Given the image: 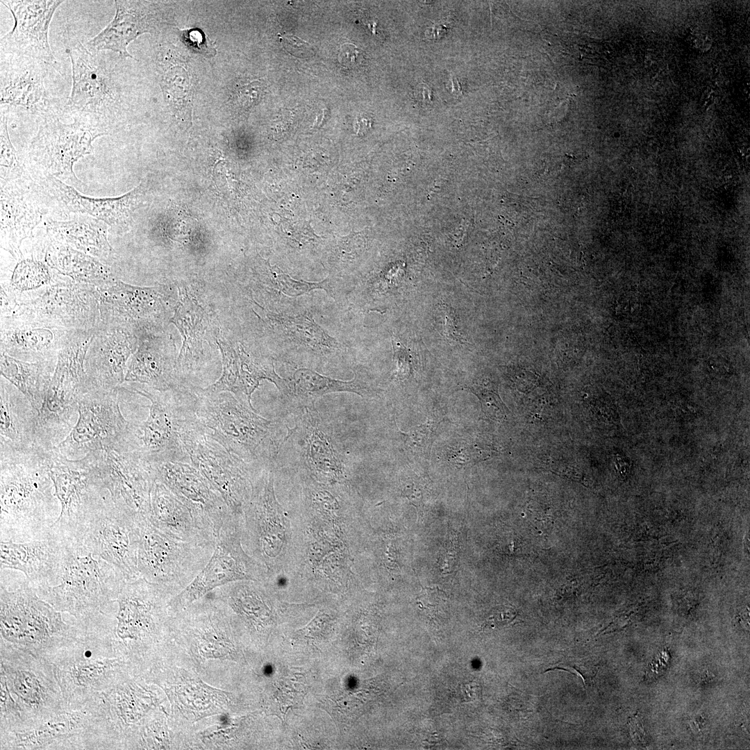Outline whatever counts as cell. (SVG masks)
<instances>
[{
  "instance_id": "6da1fadb",
  "label": "cell",
  "mask_w": 750,
  "mask_h": 750,
  "mask_svg": "<svg viewBox=\"0 0 750 750\" xmlns=\"http://www.w3.org/2000/svg\"><path fill=\"white\" fill-rule=\"evenodd\" d=\"M246 292L258 329L271 342L275 360L318 372L353 366L349 346L315 321L312 308L301 297H288L257 283Z\"/></svg>"
},
{
  "instance_id": "7a4b0ae2",
  "label": "cell",
  "mask_w": 750,
  "mask_h": 750,
  "mask_svg": "<svg viewBox=\"0 0 750 750\" xmlns=\"http://www.w3.org/2000/svg\"><path fill=\"white\" fill-rule=\"evenodd\" d=\"M72 635L45 660L65 707H81L127 678L128 664L112 637L108 612L75 619Z\"/></svg>"
},
{
  "instance_id": "3957f363",
  "label": "cell",
  "mask_w": 750,
  "mask_h": 750,
  "mask_svg": "<svg viewBox=\"0 0 750 750\" xmlns=\"http://www.w3.org/2000/svg\"><path fill=\"white\" fill-rule=\"evenodd\" d=\"M50 452L0 457V540L48 538L60 503L50 476Z\"/></svg>"
},
{
  "instance_id": "277c9868",
  "label": "cell",
  "mask_w": 750,
  "mask_h": 750,
  "mask_svg": "<svg viewBox=\"0 0 750 750\" xmlns=\"http://www.w3.org/2000/svg\"><path fill=\"white\" fill-rule=\"evenodd\" d=\"M198 423L231 453L259 469L276 468L284 435L281 425L259 415L247 399L194 387Z\"/></svg>"
},
{
  "instance_id": "5b68a950",
  "label": "cell",
  "mask_w": 750,
  "mask_h": 750,
  "mask_svg": "<svg viewBox=\"0 0 750 750\" xmlns=\"http://www.w3.org/2000/svg\"><path fill=\"white\" fill-rule=\"evenodd\" d=\"M63 557L59 583L33 588L60 612L75 619L104 611L115 601L127 582L123 574L78 540L62 541Z\"/></svg>"
},
{
  "instance_id": "8992f818",
  "label": "cell",
  "mask_w": 750,
  "mask_h": 750,
  "mask_svg": "<svg viewBox=\"0 0 750 750\" xmlns=\"http://www.w3.org/2000/svg\"><path fill=\"white\" fill-rule=\"evenodd\" d=\"M66 46L72 85L64 115L108 135L122 109L119 62L123 56L110 51L90 50L78 40H70Z\"/></svg>"
},
{
  "instance_id": "52a82bcc",
  "label": "cell",
  "mask_w": 750,
  "mask_h": 750,
  "mask_svg": "<svg viewBox=\"0 0 750 750\" xmlns=\"http://www.w3.org/2000/svg\"><path fill=\"white\" fill-rule=\"evenodd\" d=\"M69 95L57 65L1 53L0 114L42 121L64 115Z\"/></svg>"
},
{
  "instance_id": "ba28073f",
  "label": "cell",
  "mask_w": 750,
  "mask_h": 750,
  "mask_svg": "<svg viewBox=\"0 0 750 750\" xmlns=\"http://www.w3.org/2000/svg\"><path fill=\"white\" fill-rule=\"evenodd\" d=\"M40 598L25 580L0 588V641L46 659L75 631L74 621Z\"/></svg>"
},
{
  "instance_id": "9c48e42d",
  "label": "cell",
  "mask_w": 750,
  "mask_h": 750,
  "mask_svg": "<svg viewBox=\"0 0 750 750\" xmlns=\"http://www.w3.org/2000/svg\"><path fill=\"white\" fill-rule=\"evenodd\" d=\"M119 388L151 402L147 419L139 424H132L140 451L150 465L167 461L190 463L183 438L197 422L192 389L183 387L161 392L135 383Z\"/></svg>"
},
{
  "instance_id": "30bf717a",
  "label": "cell",
  "mask_w": 750,
  "mask_h": 750,
  "mask_svg": "<svg viewBox=\"0 0 750 750\" xmlns=\"http://www.w3.org/2000/svg\"><path fill=\"white\" fill-rule=\"evenodd\" d=\"M49 472L60 506L49 537L78 540L89 522L110 498L99 474L97 452L70 459L54 448L50 452Z\"/></svg>"
},
{
  "instance_id": "8fae6325",
  "label": "cell",
  "mask_w": 750,
  "mask_h": 750,
  "mask_svg": "<svg viewBox=\"0 0 750 750\" xmlns=\"http://www.w3.org/2000/svg\"><path fill=\"white\" fill-rule=\"evenodd\" d=\"M7 316L72 331H95L100 324L99 294L94 285L58 273L39 289L16 296Z\"/></svg>"
},
{
  "instance_id": "7c38bea8",
  "label": "cell",
  "mask_w": 750,
  "mask_h": 750,
  "mask_svg": "<svg viewBox=\"0 0 750 750\" xmlns=\"http://www.w3.org/2000/svg\"><path fill=\"white\" fill-rule=\"evenodd\" d=\"M216 542H187L161 531L148 520L140 523L138 551L140 577L176 595L210 560Z\"/></svg>"
},
{
  "instance_id": "4fadbf2b",
  "label": "cell",
  "mask_w": 750,
  "mask_h": 750,
  "mask_svg": "<svg viewBox=\"0 0 750 750\" xmlns=\"http://www.w3.org/2000/svg\"><path fill=\"white\" fill-rule=\"evenodd\" d=\"M0 749H110L99 694L81 707H65L31 728L1 733Z\"/></svg>"
},
{
  "instance_id": "5bb4252c",
  "label": "cell",
  "mask_w": 750,
  "mask_h": 750,
  "mask_svg": "<svg viewBox=\"0 0 750 750\" xmlns=\"http://www.w3.org/2000/svg\"><path fill=\"white\" fill-rule=\"evenodd\" d=\"M0 673L19 708L21 731L40 724L65 708L52 666L44 658L0 641Z\"/></svg>"
},
{
  "instance_id": "9a60e30c",
  "label": "cell",
  "mask_w": 750,
  "mask_h": 750,
  "mask_svg": "<svg viewBox=\"0 0 750 750\" xmlns=\"http://www.w3.org/2000/svg\"><path fill=\"white\" fill-rule=\"evenodd\" d=\"M295 411V422L286 426L276 462L290 456L302 476L323 483H344L346 458L331 426L315 407Z\"/></svg>"
},
{
  "instance_id": "2e32d148",
  "label": "cell",
  "mask_w": 750,
  "mask_h": 750,
  "mask_svg": "<svg viewBox=\"0 0 750 750\" xmlns=\"http://www.w3.org/2000/svg\"><path fill=\"white\" fill-rule=\"evenodd\" d=\"M96 452L101 478L115 507L140 524L148 520L156 478L140 451L132 424L124 438Z\"/></svg>"
},
{
  "instance_id": "e0dca14e",
  "label": "cell",
  "mask_w": 750,
  "mask_h": 750,
  "mask_svg": "<svg viewBox=\"0 0 750 750\" xmlns=\"http://www.w3.org/2000/svg\"><path fill=\"white\" fill-rule=\"evenodd\" d=\"M183 445L190 463L222 496L233 515L242 520L255 481L263 469L231 453L206 434L197 420L185 432Z\"/></svg>"
},
{
  "instance_id": "ac0fdd59",
  "label": "cell",
  "mask_w": 750,
  "mask_h": 750,
  "mask_svg": "<svg viewBox=\"0 0 750 750\" xmlns=\"http://www.w3.org/2000/svg\"><path fill=\"white\" fill-rule=\"evenodd\" d=\"M287 520L274 492V469L256 478L241 523L242 538L252 557L263 565L268 578L276 576L287 550Z\"/></svg>"
},
{
  "instance_id": "d6986e66",
  "label": "cell",
  "mask_w": 750,
  "mask_h": 750,
  "mask_svg": "<svg viewBox=\"0 0 750 750\" xmlns=\"http://www.w3.org/2000/svg\"><path fill=\"white\" fill-rule=\"evenodd\" d=\"M38 125L28 151L32 169L41 175L39 178L51 176L71 186L83 185L73 166L81 158L92 153L94 140L106 134L78 120L63 123L59 117L46 119Z\"/></svg>"
},
{
  "instance_id": "ffe728a7",
  "label": "cell",
  "mask_w": 750,
  "mask_h": 750,
  "mask_svg": "<svg viewBox=\"0 0 750 750\" xmlns=\"http://www.w3.org/2000/svg\"><path fill=\"white\" fill-rule=\"evenodd\" d=\"M241 535V521L233 517L221 528L208 562L189 585L171 599L172 611L178 612L209 592L230 583L267 580L265 567L242 548Z\"/></svg>"
},
{
  "instance_id": "44dd1931",
  "label": "cell",
  "mask_w": 750,
  "mask_h": 750,
  "mask_svg": "<svg viewBox=\"0 0 750 750\" xmlns=\"http://www.w3.org/2000/svg\"><path fill=\"white\" fill-rule=\"evenodd\" d=\"M118 388L92 390L78 401L76 423L55 449L70 459H78L92 451L103 450L124 438L131 423L123 416Z\"/></svg>"
},
{
  "instance_id": "7402d4cb",
  "label": "cell",
  "mask_w": 750,
  "mask_h": 750,
  "mask_svg": "<svg viewBox=\"0 0 750 750\" xmlns=\"http://www.w3.org/2000/svg\"><path fill=\"white\" fill-rule=\"evenodd\" d=\"M97 289L99 325L125 328L139 335L158 331L167 319L171 296L167 287L135 286L115 277Z\"/></svg>"
},
{
  "instance_id": "603a6c76",
  "label": "cell",
  "mask_w": 750,
  "mask_h": 750,
  "mask_svg": "<svg viewBox=\"0 0 750 750\" xmlns=\"http://www.w3.org/2000/svg\"><path fill=\"white\" fill-rule=\"evenodd\" d=\"M174 596L141 577L126 583L115 600L118 608L110 625L114 642L123 654L128 641L143 643L157 633Z\"/></svg>"
},
{
  "instance_id": "cb8c5ba5",
  "label": "cell",
  "mask_w": 750,
  "mask_h": 750,
  "mask_svg": "<svg viewBox=\"0 0 750 750\" xmlns=\"http://www.w3.org/2000/svg\"><path fill=\"white\" fill-rule=\"evenodd\" d=\"M140 524L118 510L111 498L96 513L78 540L119 569L127 581L140 577L138 551Z\"/></svg>"
},
{
  "instance_id": "d4e9b609",
  "label": "cell",
  "mask_w": 750,
  "mask_h": 750,
  "mask_svg": "<svg viewBox=\"0 0 750 750\" xmlns=\"http://www.w3.org/2000/svg\"><path fill=\"white\" fill-rule=\"evenodd\" d=\"M151 466L156 480L176 494L199 527L217 540L222 526L234 516L206 478L188 462L167 461Z\"/></svg>"
},
{
  "instance_id": "484cf974",
  "label": "cell",
  "mask_w": 750,
  "mask_h": 750,
  "mask_svg": "<svg viewBox=\"0 0 750 750\" xmlns=\"http://www.w3.org/2000/svg\"><path fill=\"white\" fill-rule=\"evenodd\" d=\"M64 1L3 0L11 12L14 26L1 38L0 52L32 57L57 65L49 42V28L53 14Z\"/></svg>"
},
{
  "instance_id": "4316f807",
  "label": "cell",
  "mask_w": 750,
  "mask_h": 750,
  "mask_svg": "<svg viewBox=\"0 0 750 750\" xmlns=\"http://www.w3.org/2000/svg\"><path fill=\"white\" fill-rule=\"evenodd\" d=\"M138 344L139 338L133 331L99 325L94 332L85 360L92 390H112L122 385L128 361Z\"/></svg>"
},
{
  "instance_id": "83f0119b",
  "label": "cell",
  "mask_w": 750,
  "mask_h": 750,
  "mask_svg": "<svg viewBox=\"0 0 750 750\" xmlns=\"http://www.w3.org/2000/svg\"><path fill=\"white\" fill-rule=\"evenodd\" d=\"M41 192L53 198L69 212L93 217L106 223L112 231H122L129 224L132 215L143 202L147 186L144 182L118 197L94 198L80 194L72 186L48 176L39 178Z\"/></svg>"
},
{
  "instance_id": "f1b7e54d",
  "label": "cell",
  "mask_w": 750,
  "mask_h": 750,
  "mask_svg": "<svg viewBox=\"0 0 750 750\" xmlns=\"http://www.w3.org/2000/svg\"><path fill=\"white\" fill-rule=\"evenodd\" d=\"M39 194L31 177L1 183V247L15 260L23 256L22 241L41 221Z\"/></svg>"
},
{
  "instance_id": "f546056e",
  "label": "cell",
  "mask_w": 750,
  "mask_h": 750,
  "mask_svg": "<svg viewBox=\"0 0 750 750\" xmlns=\"http://www.w3.org/2000/svg\"><path fill=\"white\" fill-rule=\"evenodd\" d=\"M1 352L26 362L57 360L77 331L16 317L1 319Z\"/></svg>"
},
{
  "instance_id": "4dcf8cb0",
  "label": "cell",
  "mask_w": 750,
  "mask_h": 750,
  "mask_svg": "<svg viewBox=\"0 0 750 750\" xmlns=\"http://www.w3.org/2000/svg\"><path fill=\"white\" fill-rule=\"evenodd\" d=\"M138 336V347L128 362L124 382L161 392L185 387L178 371L176 348L170 340L158 331Z\"/></svg>"
},
{
  "instance_id": "1f68e13d",
  "label": "cell",
  "mask_w": 750,
  "mask_h": 750,
  "mask_svg": "<svg viewBox=\"0 0 750 750\" xmlns=\"http://www.w3.org/2000/svg\"><path fill=\"white\" fill-rule=\"evenodd\" d=\"M1 570L22 572L33 588L56 585L61 574L63 542L54 538L24 542L1 541Z\"/></svg>"
},
{
  "instance_id": "d6a6232c",
  "label": "cell",
  "mask_w": 750,
  "mask_h": 750,
  "mask_svg": "<svg viewBox=\"0 0 750 750\" xmlns=\"http://www.w3.org/2000/svg\"><path fill=\"white\" fill-rule=\"evenodd\" d=\"M0 388V457L46 451L38 443V410L2 376Z\"/></svg>"
},
{
  "instance_id": "836d02e7",
  "label": "cell",
  "mask_w": 750,
  "mask_h": 750,
  "mask_svg": "<svg viewBox=\"0 0 750 750\" xmlns=\"http://www.w3.org/2000/svg\"><path fill=\"white\" fill-rule=\"evenodd\" d=\"M279 392L288 407L297 410L315 407L316 401L325 394L348 392L365 397L376 394L378 390L360 370L354 372L353 379L344 381L328 377L310 368L294 367L283 378Z\"/></svg>"
},
{
  "instance_id": "e575fe53",
  "label": "cell",
  "mask_w": 750,
  "mask_h": 750,
  "mask_svg": "<svg viewBox=\"0 0 750 750\" xmlns=\"http://www.w3.org/2000/svg\"><path fill=\"white\" fill-rule=\"evenodd\" d=\"M179 299L170 322L181 332L183 341L177 358L179 375L187 385V378L199 372L209 361L203 348L205 333L208 326L207 315L197 299L185 287H179Z\"/></svg>"
},
{
  "instance_id": "d590c367",
  "label": "cell",
  "mask_w": 750,
  "mask_h": 750,
  "mask_svg": "<svg viewBox=\"0 0 750 750\" xmlns=\"http://www.w3.org/2000/svg\"><path fill=\"white\" fill-rule=\"evenodd\" d=\"M116 12L113 19L86 44L94 51H110L133 59L127 51L128 45L138 36L151 33L156 24L155 12L150 6L142 2L115 1Z\"/></svg>"
},
{
  "instance_id": "8d00e7d4",
  "label": "cell",
  "mask_w": 750,
  "mask_h": 750,
  "mask_svg": "<svg viewBox=\"0 0 750 750\" xmlns=\"http://www.w3.org/2000/svg\"><path fill=\"white\" fill-rule=\"evenodd\" d=\"M148 521L165 533L187 542H216L197 524L187 506L163 483L155 480Z\"/></svg>"
},
{
  "instance_id": "74e56055",
  "label": "cell",
  "mask_w": 750,
  "mask_h": 750,
  "mask_svg": "<svg viewBox=\"0 0 750 750\" xmlns=\"http://www.w3.org/2000/svg\"><path fill=\"white\" fill-rule=\"evenodd\" d=\"M49 238L66 244L90 255L101 262L113 258L114 250L108 240L109 226L93 217L75 214L70 220H49L46 222Z\"/></svg>"
},
{
  "instance_id": "f35d334b",
  "label": "cell",
  "mask_w": 750,
  "mask_h": 750,
  "mask_svg": "<svg viewBox=\"0 0 750 750\" xmlns=\"http://www.w3.org/2000/svg\"><path fill=\"white\" fill-rule=\"evenodd\" d=\"M44 261L59 274L97 288L115 278L110 268L98 259L50 238L44 251Z\"/></svg>"
},
{
  "instance_id": "ab89813d",
  "label": "cell",
  "mask_w": 750,
  "mask_h": 750,
  "mask_svg": "<svg viewBox=\"0 0 750 750\" xmlns=\"http://www.w3.org/2000/svg\"><path fill=\"white\" fill-rule=\"evenodd\" d=\"M57 360L26 362L1 352V374L15 385L38 410L44 401Z\"/></svg>"
},
{
  "instance_id": "60d3db41",
  "label": "cell",
  "mask_w": 750,
  "mask_h": 750,
  "mask_svg": "<svg viewBox=\"0 0 750 750\" xmlns=\"http://www.w3.org/2000/svg\"><path fill=\"white\" fill-rule=\"evenodd\" d=\"M234 345L241 390L250 402L252 394L262 380L271 381L278 390L281 388L283 378L276 373L275 358L269 349L258 344H244L241 342Z\"/></svg>"
},
{
  "instance_id": "b9f144b4",
  "label": "cell",
  "mask_w": 750,
  "mask_h": 750,
  "mask_svg": "<svg viewBox=\"0 0 750 750\" xmlns=\"http://www.w3.org/2000/svg\"><path fill=\"white\" fill-rule=\"evenodd\" d=\"M256 283L290 297H301L317 289L324 290L334 300L338 294V284L329 276L317 282L297 280L264 260L259 261Z\"/></svg>"
},
{
  "instance_id": "7bdbcfd3",
  "label": "cell",
  "mask_w": 750,
  "mask_h": 750,
  "mask_svg": "<svg viewBox=\"0 0 750 750\" xmlns=\"http://www.w3.org/2000/svg\"><path fill=\"white\" fill-rule=\"evenodd\" d=\"M8 286L1 285L15 296L48 285L56 272L47 264L33 258L17 260Z\"/></svg>"
},
{
  "instance_id": "ee69618b",
  "label": "cell",
  "mask_w": 750,
  "mask_h": 750,
  "mask_svg": "<svg viewBox=\"0 0 750 750\" xmlns=\"http://www.w3.org/2000/svg\"><path fill=\"white\" fill-rule=\"evenodd\" d=\"M8 118L0 115L1 183L31 177L21 165L12 144L8 128Z\"/></svg>"
},
{
  "instance_id": "f6af8a7d",
  "label": "cell",
  "mask_w": 750,
  "mask_h": 750,
  "mask_svg": "<svg viewBox=\"0 0 750 750\" xmlns=\"http://www.w3.org/2000/svg\"><path fill=\"white\" fill-rule=\"evenodd\" d=\"M481 403L485 417L500 422L507 417V408L498 393L497 385L488 378L478 379L466 387Z\"/></svg>"
},
{
  "instance_id": "bcb514c9",
  "label": "cell",
  "mask_w": 750,
  "mask_h": 750,
  "mask_svg": "<svg viewBox=\"0 0 750 750\" xmlns=\"http://www.w3.org/2000/svg\"><path fill=\"white\" fill-rule=\"evenodd\" d=\"M23 726L19 708L11 696L3 674L0 673V733L19 731Z\"/></svg>"
},
{
  "instance_id": "7dc6e473",
  "label": "cell",
  "mask_w": 750,
  "mask_h": 750,
  "mask_svg": "<svg viewBox=\"0 0 750 750\" xmlns=\"http://www.w3.org/2000/svg\"><path fill=\"white\" fill-rule=\"evenodd\" d=\"M433 427L434 423L427 422L409 433H402L404 443L413 452L428 454L433 442Z\"/></svg>"
},
{
  "instance_id": "c3c4849f",
  "label": "cell",
  "mask_w": 750,
  "mask_h": 750,
  "mask_svg": "<svg viewBox=\"0 0 750 750\" xmlns=\"http://www.w3.org/2000/svg\"><path fill=\"white\" fill-rule=\"evenodd\" d=\"M338 62L344 68L353 69L358 66L362 58V53L355 44L347 42L340 46Z\"/></svg>"
},
{
  "instance_id": "681fc988",
  "label": "cell",
  "mask_w": 750,
  "mask_h": 750,
  "mask_svg": "<svg viewBox=\"0 0 750 750\" xmlns=\"http://www.w3.org/2000/svg\"><path fill=\"white\" fill-rule=\"evenodd\" d=\"M260 90V84L253 81L247 84H241L235 88V99L242 106H250L258 100Z\"/></svg>"
},
{
  "instance_id": "f907efd6",
  "label": "cell",
  "mask_w": 750,
  "mask_h": 750,
  "mask_svg": "<svg viewBox=\"0 0 750 750\" xmlns=\"http://www.w3.org/2000/svg\"><path fill=\"white\" fill-rule=\"evenodd\" d=\"M439 310L444 315V333L448 339L456 342H462V337L458 333L455 322L456 317L453 310L446 305L440 306Z\"/></svg>"
},
{
  "instance_id": "816d5d0a",
  "label": "cell",
  "mask_w": 750,
  "mask_h": 750,
  "mask_svg": "<svg viewBox=\"0 0 750 750\" xmlns=\"http://www.w3.org/2000/svg\"><path fill=\"white\" fill-rule=\"evenodd\" d=\"M517 616L516 611L508 606H501L494 610L489 617V622H492L496 626H506L511 623Z\"/></svg>"
},
{
  "instance_id": "f5cc1de1",
  "label": "cell",
  "mask_w": 750,
  "mask_h": 750,
  "mask_svg": "<svg viewBox=\"0 0 750 750\" xmlns=\"http://www.w3.org/2000/svg\"><path fill=\"white\" fill-rule=\"evenodd\" d=\"M403 493L413 505L418 508H422L424 489L420 483L417 481L406 483L403 486Z\"/></svg>"
},
{
  "instance_id": "db71d44e",
  "label": "cell",
  "mask_w": 750,
  "mask_h": 750,
  "mask_svg": "<svg viewBox=\"0 0 750 750\" xmlns=\"http://www.w3.org/2000/svg\"><path fill=\"white\" fill-rule=\"evenodd\" d=\"M281 39L284 48L294 56H297L298 53H305L310 46L308 42L296 35H286L281 37Z\"/></svg>"
},
{
  "instance_id": "11a10c76",
  "label": "cell",
  "mask_w": 750,
  "mask_h": 750,
  "mask_svg": "<svg viewBox=\"0 0 750 750\" xmlns=\"http://www.w3.org/2000/svg\"><path fill=\"white\" fill-rule=\"evenodd\" d=\"M185 38L194 48H197L200 51H208L203 33L199 30H190L185 31Z\"/></svg>"
},
{
  "instance_id": "9f6ffc18",
  "label": "cell",
  "mask_w": 750,
  "mask_h": 750,
  "mask_svg": "<svg viewBox=\"0 0 750 750\" xmlns=\"http://www.w3.org/2000/svg\"><path fill=\"white\" fill-rule=\"evenodd\" d=\"M414 96L416 100L424 106H427L432 102L433 92L431 88L425 83L417 85Z\"/></svg>"
},
{
  "instance_id": "6f0895ef",
  "label": "cell",
  "mask_w": 750,
  "mask_h": 750,
  "mask_svg": "<svg viewBox=\"0 0 750 750\" xmlns=\"http://www.w3.org/2000/svg\"><path fill=\"white\" fill-rule=\"evenodd\" d=\"M447 28L444 24L437 23L427 30L425 35L430 39H438L442 37L446 33Z\"/></svg>"
},
{
  "instance_id": "680465c9",
  "label": "cell",
  "mask_w": 750,
  "mask_h": 750,
  "mask_svg": "<svg viewBox=\"0 0 750 750\" xmlns=\"http://www.w3.org/2000/svg\"><path fill=\"white\" fill-rule=\"evenodd\" d=\"M451 91L456 94H462V87L457 78H451Z\"/></svg>"
}]
</instances>
